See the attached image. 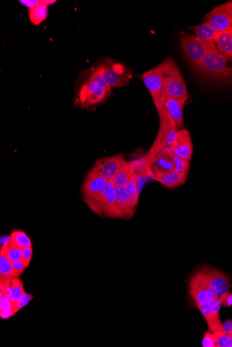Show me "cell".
<instances>
[{"instance_id": "484cf974", "label": "cell", "mask_w": 232, "mask_h": 347, "mask_svg": "<svg viewBox=\"0 0 232 347\" xmlns=\"http://www.w3.org/2000/svg\"><path fill=\"white\" fill-rule=\"evenodd\" d=\"M0 274L1 276H11V277L18 276L14 270L11 260L1 252L0 253Z\"/></svg>"}, {"instance_id": "ffe728a7", "label": "cell", "mask_w": 232, "mask_h": 347, "mask_svg": "<svg viewBox=\"0 0 232 347\" xmlns=\"http://www.w3.org/2000/svg\"><path fill=\"white\" fill-rule=\"evenodd\" d=\"M55 1L54 0H42L39 4L29 9V17L31 23L34 25H39L43 22L48 16L49 6Z\"/></svg>"}, {"instance_id": "cb8c5ba5", "label": "cell", "mask_w": 232, "mask_h": 347, "mask_svg": "<svg viewBox=\"0 0 232 347\" xmlns=\"http://www.w3.org/2000/svg\"><path fill=\"white\" fill-rule=\"evenodd\" d=\"M1 252L4 253L12 262L22 260L23 248L13 244L10 240L7 244L1 246Z\"/></svg>"}, {"instance_id": "7a4b0ae2", "label": "cell", "mask_w": 232, "mask_h": 347, "mask_svg": "<svg viewBox=\"0 0 232 347\" xmlns=\"http://www.w3.org/2000/svg\"><path fill=\"white\" fill-rule=\"evenodd\" d=\"M197 72L212 82L232 83V59L214 49L207 54Z\"/></svg>"}, {"instance_id": "e0dca14e", "label": "cell", "mask_w": 232, "mask_h": 347, "mask_svg": "<svg viewBox=\"0 0 232 347\" xmlns=\"http://www.w3.org/2000/svg\"><path fill=\"white\" fill-rule=\"evenodd\" d=\"M116 201L121 218L132 217L136 206L131 201L124 186L116 187Z\"/></svg>"}, {"instance_id": "3957f363", "label": "cell", "mask_w": 232, "mask_h": 347, "mask_svg": "<svg viewBox=\"0 0 232 347\" xmlns=\"http://www.w3.org/2000/svg\"><path fill=\"white\" fill-rule=\"evenodd\" d=\"M164 86V99L167 97H189L185 81L178 65L172 58H168L157 65ZM163 99V100H164Z\"/></svg>"}, {"instance_id": "ab89813d", "label": "cell", "mask_w": 232, "mask_h": 347, "mask_svg": "<svg viewBox=\"0 0 232 347\" xmlns=\"http://www.w3.org/2000/svg\"><path fill=\"white\" fill-rule=\"evenodd\" d=\"M223 332H224L225 334L232 336V320H226V321L223 324Z\"/></svg>"}, {"instance_id": "9a60e30c", "label": "cell", "mask_w": 232, "mask_h": 347, "mask_svg": "<svg viewBox=\"0 0 232 347\" xmlns=\"http://www.w3.org/2000/svg\"><path fill=\"white\" fill-rule=\"evenodd\" d=\"M188 98L167 97L161 105L179 129L184 128V110Z\"/></svg>"}, {"instance_id": "f1b7e54d", "label": "cell", "mask_w": 232, "mask_h": 347, "mask_svg": "<svg viewBox=\"0 0 232 347\" xmlns=\"http://www.w3.org/2000/svg\"><path fill=\"white\" fill-rule=\"evenodd\" d=\"M124 188L129 195V198H131V201L137 207L140 193L138 192V187H137L136 176H133V178L126 184Z\"/></svg>"}, {"instance_id": "7402d4cb", "label": "cell", "mask_w": 232, "mask_h": 347, "mask_svg": "<svg viewBox=\"0 0 232 347\" xmlns=\"http://www.w3.org/2000/svg\"><path fill=\"white\" fill-rule=\"evenodd\" d=\"M215 43L220 52L232 59V29L219 33Z\"/></svg>"}, {"instance_id": "7c38bea8", "label": "cell", "mask_w": 232, "mask_h": 347, "mask_svg": "<svg viewBox=\"0 0 232 347\" xmlns=\"http://www.w3.org/2000/svg\"><path fill=\"white\" fill-rule=\"evenodd\" d=\"M174 155L170 148L161 150L150 159L147 160L148 163L151 177L154 180L157 177L174 170Z\"/></svg>"}, {"instance_id": "4fadbf2b", "label": "cell", "mask_w": 232, "mask_h": 347, "mask_svg": "<svg viewBox=\"0 0 232 347\" xmlns=\"http://www.w3.org/2000/svg\"><path fill=\"white\" fill-rule=\"evenodd\" d=\"M125 162L123 154L101 158L98 160L93 166L92 170L105 177L107 182H112L119 169Z\"/></svg>"}, {"instance_id": "83f0119b", "label": "cell", "mask_w": 232, "mask_h": 347, "mask_svg": "<svg viewBox=\"0 0 232 347\" xmlns=\"http://www.w3.org/2000/svg\"><path fill=\"white\" fill-rule=\"evenodd\" d=\"M13 302L10 301L8 297H1V310L0 317L1 319H8L15 315Z\"/></svg>"}, {"instance_id": "603a6c76", "label": "cell", "mask_w": 232, "mask_h": 347, "mask_svg": "<svg viewBox=\"0 0 232 347\" xmlns=\"http://www.w3.org/2000/svg\"><path fill=\"white\" fill-rule=\"evenodd\" d=\"M211 311H212L213 320H214V334L223 332V323L220 319V311H221L222 302L220 298H214L209 303Z\"/></svg>"}, {"instance_id": "836d02e7", "label": "cell", "mask_w": 232, "mask_h": 347, "mask_svg": "<svg viewBox=\"0 0 232 347\" xmlns=\"http://www.w3.org/2000/svg\"><path fill=\"white\" fill-rule=\"evenodd\" d=\"M33 298V296L29 295L28 293H24L23 295L20 297L17 302H13L14 310H15V313H17V312L20 311L21 308L24 307V306H27L28 304Z\"/></svg>"}, {"instance_id": "f35d334b", "label": "cell", "mask_w": 232, "mask_h": 347, "mask_svg": "<svg viewBox=\"0 0 232 347\" xmlns=\"http://www.w3.org/2000/svg\"><path fill=\"white\" fill-rule=\"evenodd\" d=\"M33 257L32 247L26 248L23 249V255H22V260L25 261L31 262Z\"/></svg>"}, {"instance_id": "e575fe53", "label": "cell", "mask_w": 232, "mask_h": 347, "mask_svg": "<svg viewBox=\"0 0 232 347\" xmlns=\"http://www.w3.org/2000/svg\"><path fill=\"white\" fill-rule=\"evenodd\" d=\"M202 345L203 347H217V337L216 335L210 331L206 332L202 342Z\"/></svg>"}, {"instance_id": "d590c367", "label": "cell", "mask_w": 232, "mask_h": 347, "mask_svg": "<svg viewBox=\"0 0 232 347\" xmlns=\"http://www.w3.org/2000/svg\"><path fill=\"white\" fill-rule=\"evenodd\" d=\"M30 263L31 262H27L23 260H21L12 262V265H13L14 270H15V272L17 273V275L19 276L27 268Z\"/></svg>"}, {"instance_id": "5b68a950", "label": "cell", "mask_w": 232, "mask_h": 347, "mask_svg": "<svg viewBox=\"0 0 232 347\" xmlns=\"http://www.w3.org/2000/svg\"><path fill=\"white\" fill-rule=\"evenodd\" d=\"M158 114L159 116V133L152 147L146 153L145 156L147 159H150L154 155L161 151V150L170 148L173 144L176 137V134L178 131L179 128L176 126L175 123L172 120L171 118L164 110L162 105L156 107Z\"/></svg>"}, {"instance_id": "52a82bcc", "label": "cell", "mask_w": 232, "mask_h": 347, "mask_svg": "<svg viewBox=\"0 0 232 347\" xmlns=\"http://www.w3.org/2000/svg\"><path fill=\"white\" fill-rule=\"evenodd\" d=\"M100 65L104 79L112 87L119 88L128 86L132 79L131 70L122 63L106 59Z\"/></svg>"}, {"instance_id": "ba28073f", "label": "cell", "mask_w": 232, "mask_h": 347, "mask_svg": "<svg viewBox=\"0 0 232 347\" xmlns=\"http://www.w3.org/2000/svg\"><path fill=\"white\" fill-rule=\"evenodd\" d=\"M217 33H223L232 29V8L231 1H228L213 8L204 17Z\"/></svg>"}, {"instance_id": "8fae6325", "label": "cell", "mask_w": 232, "mask_h": 347, "mask_svg": "<svg viewBox=\"0 0 232 347\" xmlns=\"http://www.w3.org/2000/svg\"><path fill=\"white\" fill-rule=\"evenodd\" d=\"M140 77L150 93L156 108L162 105L164 99V86L158 67L144 72Z\"/></svg>"}, {"instance_id": "4dcf8cb0", "label": "cell", "mask_w": 232, "mask_h": 347, "mask_svg": "<svg viewBox=\"0 0 232 347\" xmlns=\"http://www.w3.org/2000/svg\"><path fill=\"white\" fill-rule=\"evenodd\" d=\"M13 278L11 276H1V281H0L1 297H8L9 295L12 286H13Z\"/></svg>"}, {"instance_id": "f546056e", "label": "cell", "mask_w": 232, "mask_h": 347, "mask_svg": "<svg viewBox=\"0 0 232 347\" xmlns=\"http://www.w3.org/2000/svg\"><path fill=\"white\" fill-rule=\"evenodd\" d=\"M197 307H198L200 313H202V315L205 318L207 326H208L209 330L211 332H213V330H214V320H213L212 311H211L209 304H203V305H199L197 306Z\"/></svg>"}, {"instance_id": "277c9868", "label": "cell", "mask_w": 232, "mask_h": 347, "mask_svg": "<svg viewBox=\"0 0 232 347\" xmlns=\"http://www.w3.org/2000/svg\"><path fill=\"white\" fill-rule=\"evenodd\" d=\"M183 54L196 71L211 51L217 49L216 43H208L193 34H183L180 37Z\"/></svg>"}, {"instance_id": "44dd1931", "label": "cell", "mask_w": 232, "mask_h": 347, "mask_svg": "<svg viewBox=\"0 0 232 347\" xmlns=\"http://www.w3.org/2000/svg\"><path fill=\"white\" fill-rule=\"evenodd\" d=\"M189 28L194 30L195 35L200 40L208 43H215L216 37L219 33L216 32L208 23L205 22L199 25L189 26Z\"/></svg>"}, {"instance_id": "9c48e42d", "label": "cell", "mask_w": 232, "mask_h": 347, "mask_svg": "<svg viewBox=\"0 0 232 347\" xmlns=\"http://www.w3.org/2000/svg\"><path fill=\"white\" fill-rule=\"evenodd\" d=\"M205 274L210 290L214 298H221L231 288V278L229 275L212 267H204L200 269Z\"/></svg>"}, {"instance_id": "74e56055", "label": "cell", "mask_w": 232, "mask_h": 347, "mask_svg": "<svg viewBox=\"0 0 232 347\" xmlns=\"http://www.w3.org/2000/svg\"><path fill=\"white\" fill-rule=\"evenodd\" d=\"M42 0H22L20 1L21 4L27 7L29 9L33 8L41 2Z\"/></svg>"}, {"instance_id": "8d00e7d4", "label": "cell", "mask_w": 232, "mask_h": 347, "mask_svg": "<svg viewBox=\"0 0 232 347\" xmlns=\"http://www.w3.org/2000/svg\"><path fill=\"white\" fill-rule=\"evenodd\" d=\"M220 299H221L223 306L227 308L232 307V293L230 291L226 292Z\"/></svg>"}, {"instance_id": "6da1fadb", "label": "cell", "mask_w": 232, "mask_h": 347, "mask_svg": "<svg viewBox=\"0 0 232 347\" xmlns=\"http://www.w3.org/2000/svg\"><path fill=\"white\" fill-rule=\"evenodd\" d=\"M82 79L77 93V101L83 107L93 106L105 101L110 95L112 87L102 75L100 65L88 70Z\"/></svg>"}, {"instance_id": "2e32d148", "label": "cell", "mask_w": 232, "mask_h": 347, "mask_svg": "<svg viewBox=\"0 0 232 347\" xmlns=\"http://www.w3.org/2000/svg\"><path fill=\"white\" fill-rule=\"evenodd\" d=\"M107 182L105 177L91 169L82 186L84 197H91L98 194L105 188Z\"/></svg>"}, {"instance_id": "d6986e66", "label": "cell", "mask_w": 232, "mask_h": 347, "mask_svg": "<svg viewBox=\"0 0 232 347\" xmlns=\"http://www.w3.org/2000/svg\"><path fill=\"white\" fill-rule=\"evenodd\" d=\"M188 174H182L173 170L160 176L155 180L161 183L165 187L175 188L182 186L185 183Z\"/></svg>"}, {"instance_id": "8992f818", "label": "cell", "mask_w": 232, "mask_h": 347, "mask_svg": "<svg viewBox=\"0 0 232 347\" xmlns=\"http://www.w3.org/2000/svg\"><path fill=\"white\" fill-rule=\"evenodd\" d=\"M84 198L89 207L97 214H103L108 217L121 218L116 205V186L113 182H107L98 194Z\"/></svg>"}, {"instance_id": "ac0fdd59", "label": "cell", "mask_w": 232, "mask_h": 347, "mask_svg": "<svg viewBox=\"0 0 232 347\" xmlns=\"http://www.w3.org/2000/svg\"><path fill=\"white\" fill-rule=\"evenodd\" d=\"M135 167H136L135 161H126L123 164L112 180V182L115 185L116 187H122V186H126V184L135 175V170H136Z\"/></svg>"}, {"instance_id": "5bb4252c", "label": "cell", "mask_w": 232, "mask_h": 347, "mask_svg": "<svg viewBox=\"0 0 232 347\" xmlns=\"http://www.w3.org/2000/svg\"><path fill=\"white\" fill-rule=\"evenodd\" d=\"M170 149L174 156L191 162L193 153V145L189 130L184 128L179 129L176 134L175 140L170 146Z\"/></svg>"}, {"instance_id": "d6a6232c", "label": "cell", "mask_w": 232, "mask_h": 347, "mask_svg": "<svg viewBox=\"0 0 232 347\" xmlns=\"http://www.w3.org/2000/svg\"><path fill=\"white\" fill-rule=\"evenodd\" d=\"M217 337V347H232V336L224 332L214 334Z\"/></svg>"}, {"instance_id": "30bf717a", "label": "cell", "mask_w": 232, "mask_h": 347, "mask_svg": "<svg viewBox=\"0 0 232 347\" xmlns=\"http://www.w3.org/2000/svg\"><path fill=\"white\" fill-rule=\"evenodd\" d=\"M189 295L196 306L209 304L214 299V294L209 288L205 274L201 270H198L190 281Z\"/></svg>"}, {"instance_id": "d4e9b609", "label": "cell", "mask_w": 232, "mask_h": 347, "mask_svg": "<svg viewBox=\"0 0 232 347\" xmlns=\"http://www.w3.org/2000/svg\"><path fill=\"white\" fill-rule=\"evenodd\" d=\"M10 241L22 248L32 247L31 239L27 234L22 230H15L10 235Z\"/></svg>"}, {"instance_id": "1f68e13d", "label": "cell", "mask_w": 232, "mask_h": 347, "mask_svg": "<svg viewBox=\"0 0 232 347\" xmlns=\"http://www.w3.org/2000/svg\"><path fill=\"white\" fill-rule=\"evenodd\" d=\"M190 162L174 156V170L182 174H189Z\"/></svg>"}, {"instance_id": "60d3db41", "label": "cell", "mask_w": 232, "mask_h": 347, "mask_svg": "<svg viewBox=\"0 0 232 347\" xmlns=\"http://www.w3.org/2000/svg\"><path fill=\"white\" fill-rule=\"evenodd\" d=\"M231 2H232V1H231Z\"/></svg>"}, {"instance_id": "4316f807", "label": "cell", "mask_w": 232, "mask_h": 347, "mask_svg": "<svg viewBox=\"0 0 232 347\" xmlns=\"http://www.w3.org/2000/svg\"><path fill=\"white\" fill-rule=\"evenodd\" d=\"M24 293H25V291L24 290L22 280L17 277L13 278V286H12L11 291L8 295V299L13 302H17Z\"/></svg>"}]
</instances>
